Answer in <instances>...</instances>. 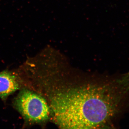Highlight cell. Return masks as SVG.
Instances as JSON below:
<instances>
[{"mask_svg": "<svg viewBox=\"0 0 129 129\" xmlns=\"http://www.w3.org/2000/svg\"><path fill=\"white\" fill-rule=\"evenodd\" d=\"M32 89L43 97L59 128H113L129 104V84L122 74L84 72L47 47L30 61Z\"/></svg>", "mask_w": 129, "mask_h": 129, "instance_id": "1", "label": "cell"}, {"mask_svg": "<svg viewBox=\"0 0 129 129\" xmlns=\"http://www.w3.org/2000/svg\"><path fill=\"white\" fill-rule=\"evenodd\" d=\"M13 105L28 124L41 123L50 118V109L46 100L30 89H21Z\"/></svg>", "mask_w": 129, "mask_h": 129, "instance_id": "2", "label": "cell"}, {"mask_svg": "<svg viewBox=\"0 0 129 129\" xmlns=\"http://www.w3.org/2000/svg\"><path fill=\"white\" fill-rule=\"evenodd\" d=\"M21 85L14 73L5 70L0 72V98L5 101L10 95L18 90Z\"/></svg>", "mask_w": 129, "mask_h": 129, "instance_id": "3", "label": "cell"}]
</instances>
